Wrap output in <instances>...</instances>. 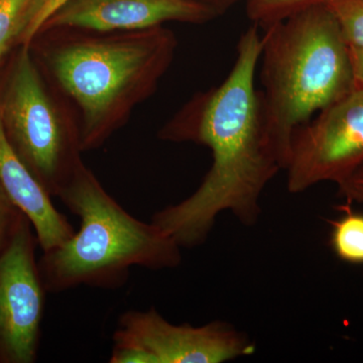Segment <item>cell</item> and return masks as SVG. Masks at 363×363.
Masks as SVG:
<instances>
[{"mask_svg":"<svg viewBox=\"0 0 363 363\" xmlns=\"http://www.w3.org/2000/svg\"><path fill=\"white\" fill-rule=\"evenodd\" d=\"M260 54L262 35L252 23L240 35L225 80L197 93L160 131L162 140L197 143L212 154L211 168L197 190L150 220L181 248L202 245L224 211L243 225L257 223L262 192L283 169L267 138L255 83Z\"/></svg>","mask_w":363,"mask_h":363,"instance_id":"cell-1","label":"cell"},{"mask_svg":"<svg viewBox=\"0 0 363 363\" xmlns=\"http://www.w3.org/2000/svg\"><path fill=\"white\" fill-rule=\"evenodd\" d=\"M30 47L77 114L84 152L102 147L154 95L178 40L164 26L116 32L61 26L40 30Z\"/></svg>","mask_w":363,"mask_h":363,"instance_id":"cell-2","label":"cell"},{"mask_svg":"<svg viewBox=\"0 0 363 363\" xmlns=\"http://www.w3.org/2000/svg\"><path fill=\"white\" fill-rule=\"evenodd\" d=\"M262 30L260 106L272 149L286 169L295 131L354 87L350 45L325 4Z\"/></svg>","mask_w":363,"mask_h":363,"instance_id":"cell-3","label":"cell"},{"mask_svg":"<svg viewBox=\"0 0 363 363\" xmlns=\"http://www.w3.org/2000/svg\"><path fill=\"white\" fill-rule=\"evenodd\" d=\"M59 199L80 220V229L63 245L43 252L39 269L48 294L88 286L118 289L130 269H175L181 247L156 224L138 220L102 187L83 164Z\"/></svg>","mask_w":363,"mask_h":363,"instance_id":"cell-4","label":"cell"},{"mask_svg":"<svg viewBox=\"0 0 363 363\" xmlns=\"http://www.w3.org/2000/svg\"><path fill=\"white\" fill-rule=\"evenodd\" d=\"M0 88V121L9 145L45 190L59 195L82 166L78 117L33 58L16 48Z\"/></svg>","mask_w":363,"mask_h":363,"instance_id":"cell-5","label":"cell"},{"mask_svg":"<svg viewBox=\"0 0 363 363\" xmlns=\"http://www.w3.org/2000/svg\"><path fill=\"white\" fill-rule=\"evenodd\" d=\"M111 363H222L255 353V344L233 325H175L155 307L121 315Z\"/></svg>","mask_w":363,"mask_h":363,"instance_id":"cell-6","label":"cell"},{"mask_svg":"<svg viewBox=\"0 0 363 363\" xmlns=\"http://www.w3.org/2000/svg\"><path fill=\"white\" fill-rule=\"evenodd\" d=\"M363 166V87L318 112L295 131L286 164L292 194L324 182L337 184Z\"/></svg>","mask_w":363,"mask_h":363,"instance_id":"cell-7","label":"cell"},{"mask_svg":"<svg viewBox=\"0 0 363 363\" xmlns=\"http://www.w3.org/2000/svg\"><path fill=\"white\" fill-rule=\"evenodd\" d=\"M35 229L26 216L0 255V363H33L39 355L45 290Z\"/></svg>","mask_w":363,"mask_h":363,"instance_id":"cell-8","label":"cell"},{"mask_svg":"<svg viewBox=\"0 0 363 363\" xmlns=\"http://www.w3.org/2000/svg\"><path fill=\"white\" fill-rule=\"evenodd\" d=\"M219 18L206 0H67L40 30L68 28L116 32L164 26L204 25Z\"/></svg>","mask_w":363,"mask_h":363,"instance_id":"cell-9","label":"cell"},{"mask_svg":"<svg viewBox=\"0 0 363 363\" xmlns=\"http://www.w3.org/2000/svg\"><path fill=\"white\" fill-rule=\"evenodd\" d=\"M0 185L9 200L32 223L43 252L60 247L75 233L68 218L55 207L52 196L9 145L1 121Z\"/></svg>","mask_w":363,"mask_h":363,"instance_id":"cell-10","label":"cell"},{"mask_svg":"<svg viewBox=\"0 0 363 363\" xmlns=\"http://www.w3.org/2000/svg\"><path fill=\"white\" fill-rule=\"evenodd\" d=\"M45 0H0V58L21 45H30Z\"/></svg>","mask_w":363,"mask_h":363,"instance_id":"cell-11","label":"cell"},{"mask_svg":"<svg viewBox=\"0 0 363 363\" xmlns=\"http://www.w3.org/2000/svg\"><path fill=\"white\" fill-rule=\"evenodd\" d=\"M343 209L344 215L332 221L330 247L342 262L363 264V213Z\"/></svg>","mask_w":363,"mask_h":363,"instance_id":"cell-12","label":"cell"},{"mask_svg":"<svg viewBox=\"0 0 363 363\" xmlns=\"http://www.w3.org/2000/svg\"><path fill=\"white\" fill-rule=\"evenodd\" d=\"M326 0H247V18L253 25L264 28Z\"/></svg>","mask_w":363,"mask_h":363,"instance_id":"cell-13","label":"cell"},{"mask_svg":"<svg viewBox=\"0 0 363 363\" xmlns=\"http://www.w3.org/2000/svg\"><path fill=\"white\" fill-rule=\"evenodd\" d=\"M324 4L337 21L347 45L363 48V0H326Z\"/></svg>","mask_w":363,"mask_h":363,"instance_id":"cell-14","label":"cell"},{"mask_svg":"<svg viewBox=\"0 0 363 363\" xmlns=\"http://www.w3.org/2000/svg\"><path fill=\"white\" fill-rule=\"evenodd\" d=\"M23 216L0 185V255L13 240Z\"/></svg>","mask_w":363,"mask_h":363,"instance_id":"cell-15","label":"cell"},{"mask_svg":"<svg viewBox=\"0 0 363 363\" xmlns=\"http://www.w3.org/2000/svg\"><path fill=\"white\" fill-rule=\"evenodd\" d=\"M336 185L338 188V195L346 201L363 204V166Z\"/></svg>","mask_w":363,"mask_h":363,"instance_id":"cell-16","label":"cell"},{"mask_svg":"<svg viewBox=\"0 0 363 363\" xmlns=\"http://www.w3.org/2000/svg\"><path fill=\"white\" fill-rule=\"evenodd\" d=\"M355 84L363 87V48L350 47Z\"/></svg>","mask_w":363,"mask_h":363,"instance_id":"cell-17","label":"cell"},{"mask_svg":"<svg viewBox=\"0 0 363 363\" xmlns=\"http://www.w3.org/2000/svg\"><path fill=\"white\" fill-rule=\"evenodd\" d=\"M206 1L213 7L214 11L220 16L225 13L227 11H229L231 7L236 6L243 0H206ZM245 1H247V0H245Z\"/></svg>","mask_w":363,"mask_h":363,"instance_id":"cell-18","label":"cell"},{"mask_svg":"<svg viewBox=\"0 0 363 363\" xmlns=\"http://www.w3.org/2000/svg\"><path fill=\"white\" fill-rule=\"evenodd\" d=\"M4 58H0V67L2 66V63H4Z\"/></svg>","mask_w":363,"mask_h":363,"instance_id":"cell-19","label":"cell"}]
</instances>
